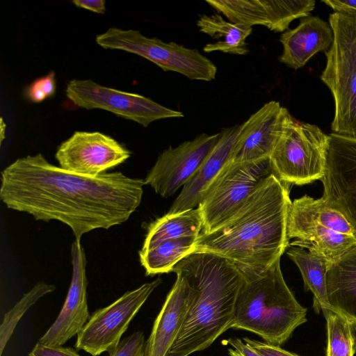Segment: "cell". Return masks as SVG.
<instances>
[{
	"mask_svg": "<svg viewBox=\"0 0 356 356\" xmlns=\"http://www.w3.org/2000/svg\"><path fill=\"white\" fill-rule=\"evenodd\" d=\"M145 181L121 172L88 176L50 163L38 153L17 159L1 173L0 198L35 220L69 226L76 240L127 221L139 207Z\"/></svg>",
	"mask_w": 356,
	"mask_h": 356,
	"instance_id": "cell-1",
	"label": "cell"
},
{
	"mask_svg": "<svg viewBox=\"0 0 356 356\" xmlns=\"http://www.w3.org/2000/svg\"><path fill=\"white\" fill-rule=\"evenodd\" d=\"M289 186L269 176L234 215L211 232H201L194 252L225 258L246 280L263 276L289 245Z\"/></svg>",
	"mask_w": 356,
	"mask_h": 356,
	"instance_id": "cell-2",
	"label": "cell"
},
{
	"mask_svg": "<svg viewBox=\"0 0 356 356\" xmlns=\"http://www.w3.org/2000/svg\"><path fill=\"white\" fill-rule=\"evenodd\" d=\"M172 272L188 280L196 297L167 356H188L207 348L229 329L245 278L225 258L202 251L184 257Z\"/></svg>",
	"mask_w": 356,
	"mask_h": 356,
	"instance_id": "cell-3",
	"label": "cell"
},
{
	"mask_svg": "<svg viewBox=\"0 0 356 356\" xmlns=\"http://www.w3.org/2000/svg\"><path fill=\"white\" fill-rule=\"evenodd\" d=\"M307 309L296 299L283 277L280 259L254 280H246L236 298L229 329L243 330L278 346L307 321Z\"/></svg>",
	"mask_w": 356,
	"mask_h": 356,
	"instance_id": "cell-4",
	"label": "cell"
},
{
	"mask_svg": "<svg viewBox=\"0 0 356 356\" xmlns=\"http://www.w3.org/2000/svg\"><path fill=\"white\" fill-rule=\"evenodd\" d=\"M329 24L333 42L325 52L326 65L320 76L334 101L333 133L356 138V15L333 13Z\"/></svg>",
	"mask_w": 356,
	"mask_h": 356,
	"instance_id": "cell-5",
	"label": "cell"
},
{
	"mask_svg": "<svg viewBox=\"0 0 356 356\" xmlns=\"http://www.w3.org/2000/svg\"><path fill=\"white\" fill-rule=\"evenodd\" d=\"M287 235L291 245L303 248L330 261L356 244V236L346 218L322 197L307 195L289 207Z\"/></svg>",
	"mask_w": 356,
	"mask_h": 356,
	"instance_id": "cell-6",
	"label": "cell"
},
{
	"mask_svg": "<svg viewBox=\"0 0 356 356\" xmlns=\"http://www.w3.org/2000/svg\"><path fill=\"white\" fill-rule=\"evenodd\" d=\"M328 135L314 124L288 119L269 160L274 175L289 184L303 185L321 179Z\"/></svg>",
	"mask_w": 356,
	"mask_h": 356,
	"instance_id": "cell-7",
	"label": "cell"
},
{
	"mask_svg": "<svg viewBox=\"0 0 356 356\" xmlns=\"http://www.w3.org/2000/svg\"><path fill=\"white\" fill-rule=\"evenodd\" d=\"M95 41L106 49L136 54L165 72H175L191 80L209 81L216 78V65L197 49L174 42H165L156 38H147L137 30L112 27L97 35Z\"/></svg>",
	"mask_w": 356,
	"mask_h": 356,
	"instance_id": "cell-8",
	"label": "cell"
},
{
	"mask_svg": "<svg viewBox=\"0 0 356 356\" xmlns=\"http://www.w3.org/2000/svg\"><path fill=\"white\" fill-rule=\"evenodd\" d=\"M271 175L268 159L252 162L229 161L201 200L202 232L214 229L234 215Z\"/></svg>",
	"mask_w": 356,
	"mask_h": 356,
	"instance_id": "cell-9",
	"label": "cell"
},
{
	"mask_svg": "<svg viewBox=\"0 0 356 356\" xmlns=\"http://www.w3.org/2000/svg\"><path fill=\"white\" fill-rule=\"evenodd\" d=\"M161 283V278L145 283L93 312L77 334L75 348L92 356H99L113 348L151 293Z\"/></svg>",
	"mask_w": 356,
	"mask_h": 356,
	"instance_id": "cell-10",
	"label": "cell"
},
{
	"mask_svg": "<svg viewBox=\"0 0 356 356\" xmlns=\"http://www.w3.org/2000/svg\"><path fill=\"white\" fill-rule=\"evenodd\" d=\"M65 92L78 107L105 110L144 127L158 120L184 117L182 112L162 106L147 97L103 86L90 79L69 81Z\"/></svg>",
	"mask_w": 356,
	"mask_h": 356,
	"instance_id": "cell-11",
	"label": "cell"
},
{
	"mask_svg": "<svg viewBox=\"0 0 356 356\" xmlns=\"http://www.w3.org/2000/svg\"><path fill=\"white\" fill-rule=\"evenodd\" d=\"M323 197L351 225L356 236V138L328 134Z\"/></svg>",
	"mask_w": 356,
	"mask_h": 356,
	"instance_id": "cell-12",
	"label": "cell"
},
{
	"mask_svg": "<svg viewBox=\"0 0 356 356\" xmlns=\"http://www.w3.org/2000/svg\"><path fill=\"white\" fill-rule=\"evenodd\" d=\"M220 136V132L204 133L176 147H169L159 156L144 179L145 184L163 197L172 195L194 176Z\"/></svg>",
	"mask_w": 356,
	"mask_h": 356,
	"instance_id": "cell-13",
	"label": "cell"
},
{
	"mask_svg": "<svg viewBox=\"0 0 356 356\" xmlns=\"http://www.w3.org/2000/svg\"><path fill=\"white\" fill-rule=\"evenodd\" d=\"M130 156L117 140L98 131H75L58 146L55 154L63 169L88 176L104 173Z\"/></svg>",
	"mask_w": 356,
	"mask_h": 356,
	"instance_id": "cell-14",
	"label": "cell"
},
{
	"mask_svg": "<svg viewBox=\"0 0 356 356\" xmlns=\"http://www.w3.org/2000/svg\"><path fill=\"white\" fill-rule=\"evenodd\" d=\"M218 13L234 23L252 27L264 26L275 32H284L298 18L309 16L314 0H206Z\"/></svg>",
	"mask_w": 356,
	"mask_h": 356,
	"instance_id": "cell-15",
	"label": "cell"
},
{
	"mask_svg": "<svg viewBox=\"0 0 356 356\" xmlns=\"http://www.w3.org/2000/svg\"><path fill=\"white\" fill-rule=\"evenodd\" d=\"M291 115L279 102L266 103L241 124L230 161L243 163L268 159Z\"/></svg>",
	"mask_w": 356,
	"mask_h": 356,
	"instance_id": "cell-16",
	"label": "cell"
},
{
	"mask_svg": "<svg viewBox=\"0 0 356 356\" xmlns=\"http://www.w3.org/2000/svg\"><path fill=\"white\" fill-rule=\"evenodd\" d=\"M72 274L63 307L52 325L38 341L51 346H63L77 335L88 321L86 259L79 240L72 244Z\"/></svg>",
	"mask_w": 356,
	"mask_h": 356,
	"instance_id": "cell-17",
	"label": "cell"
},
{
	"mask_svg": "<svg viewBox=\"0 0 356 356\" xmlns=\"http://www.w3.org/2000/svg\"><path fill=\"white\" fill-rule=\"evenodd\" d=\"M158 314L145 342V356H167L193 305L196 291L181 273Z\"/></svg>",
	"mask_w": 356,
	"mask_h": 356,
	"instance_id": "cell-18",
	"label": "cell"
},
{
	"mask_svg": "<svg viewBox=\"0 0 356 356\" xmlns=\"http://www.w3.org/2000/svg\"><path fill=\"white\" fill-rule=\"evenodd\" d=\"M241 124L224 128L216 145L201 164L194 176L170 207L168 213H176L199 206L206 192L225 166L230 161L231 154Z\"/></svg>",
	"mask_w": 356,
	"mask_h": 356,
	"instance_id": "cell-19",
	"label": "cell"
},
{
	"mask_svg": "<svg viewBox=\"0 0 356 356\" xmlns=\"http://www.w3.org/2000/svg\"><path fill=\"white\" fill-rule=\"evenodd\" d=\"M280 41L283 46L280 62L298 70L317 53L330 49L333 32L329 22L317 16H308L302 18L296 28L284 31Z\"/></svg>",
	"mask_w": 356,
	"mask_h": 356,
	"instance_id": "cell-20",
	"label": "cell"
},
{
	"mask_svg": "<svg viewBox=\"0 0 356 356\" xmlns=\"http://www.w3.org/2000/svg\"><path fill=\"white\" fill-rule=\"evenodd\" d=\"M326 284L330 305L356 330V244L330 261Z\"/></svg>",
	"mask_w": 356,
	"mask_h": 356,
	"instance_id": "cell-21",
	"label": "cell"
},
{
	"mask_svg": "<svg viewBox=\"0 0 356 356\" xmlns=\"http://www.w3.org/2000/svg\"><path fill=\"white\" fill-rule=\"evenodd\" d=\"M197 25L200 32L213 39L223 38L221 41L207 44L203 48L204 52L221 51L237 55L248 53L245 40L252 33V27L226 21L218 13L211 15H201Z\"/></svg>",
	"mask_w": 356,
	"mask_h": 356,
	"instance_id": "cell-22",
	"label": "cell"
},
{
	"mask_svg": "<svg viewBox=\"0 0 356 356\" xmlns=\"http://www.w3.org/2000/svg\"><path fill=\"white\" fill-rule=\"evenodd\" d=\"M203 229V219L197 207L176 213H166L152 222L142 250L152 248L161 243L179 238H197Z\"/></svg>",
	"mask_w": 356,
	"mask_h": 356,
	"instance_id": "cell-23",
	"label": "cell"
},
{
	"mask_svg": "<svg viewBox=\"0 0 356 356\" xmlns=\"http://www.w3.org/2000/svg\"><path fill=\"white\" fill-rule=\"evenodd\" d=\"M286 253L298 266L305 288L313 293L315 311L335 312L327 293L326 274L330 261L320 254L297 246L289 248Z\"/></svg>",
	"mask_w": 356,
	"mask_h": 356,
	"instance_id": "cell-24",
	"label": "cell"
},
{
	"mask_svg": "<svg viewBox=\"0 0 356 356\" xmlns=\"http://www.w3.org/2000/svg\"><path fill=\"white\" fill-rule=\"evenodd\" d=\"M197 238L184 237L168 240L156 246L140 250L139 257L147 276L172 272L173 266L194 252Z\"/></svg>",
	"mask_w": 356,
	"mask_h": 356,
	"instance_id": "cell-25",
	"label": "cell"
},
{
	"mask_svg": "<svg viewBox=\"0 0 356 356\" xmlns=\"http://www.w3.org/2000/svg\"><path fill=\"white\" fill-rule=\"evenodd\" d=\"M322 312L327 327L325 356H354L356 340L351 323L336 312L327 309Z\"/></svg>",
	"mask_w": 356,
	"mask_h": 356,
	"instance_id": "cell-26",
	"label": "cell"
},
{
	"mask_svg": "<svg viewBox=\"0 0 356 356\" xmlns=\"http://www.w3.org/2000/svg\"><path fill=\"white\" fill-rule=\"evenodd\" d=\"M56 287L53 284L40 282L29 291L24 293L21 299L3 316L0 325V356L10 340L17 325L24 314L42 297L53 292Z\"/></svg>",
	"mask_w": 356,
	"mask_h": 356,
	"instance_id": "cell-27",
	"label": "cell"
},
{
	"mask_svg": "<svg viewBox=\"0 0 356 356\" xmlns=\"http://www.w3.org/2000/svg\"><path fill=\"white\" fill-rule=\"evenodd\" d=\"M56 88L55 72L51 71L31 82L26 88L24 95L29 102L40 103L53 96Z\"/></svg>",
	"mask_w": 356,
	"mask_h": 356,
	"instance_id": "cell-28",
	"label": "cell"
},
{
	"mask_svg": "<svg viewBox=\"0 0 356 356\" xmlns=\"http://www.w3.org/2000/svg\"><path fill=\"white\" fill-rule=\"evenodd\" d=\"M145 339L142 332H136L122 339L108 353L109 356H145Z\"/></svg>",
	"mask_w": 356,
	"mask_h": 356,
	"instance_id": "cell-29",
	"label": "cell"
},
{
	"mask_svg": "<svg viewBox=\"0 0 356 356\" xmlns=\"http://www.w3.org/2000/svg\"><path fill=\"white\" fill-rule=\"evenodd\" d=\"M27 356H81L70 347L51 346L38 342Z\"/></svg>",
	"mask_w": 356,
	"mask_h": 356,
	"instance_id": "cell-30",
	"label": "cell"
},
{
	"mask_svg": "<svg viewBox=\"0 0 356 356\" xmlns=\"http://www.w3.org/2000/svg\"><path fill=\"white\" fill-rule=\"evenodd\" d=\"M243 340L255 349L262 356H298L281 348L278 346L264 343L259 341L243 338Z\"/></svg>",
	"mask_w": 356,
	"mask_h": 356,
	"instance_id": "cell-31",
	"label": "cell"
},
{
	"mask_svg": "<svg viewBox=\"0 0 356 356\" xmlns=\"http://www.w3.org/2000/svg\"><path fill=\"white\" fill-rule=\"evenodd\" d=\"M227 342L231 346L227 350L230 356H262L241 339H229Z\"/></svg>",
	"mask_w": 356,
	"mask_h": 356,
	"instance_id": "cell-32",
	"label": "cell"
},
{
	"mask_svg": "<svg viewBox=\"0 0 356 356\" xmlns=\"http://www.w3.org/2000/svg\"><path fill=\"white\" fill-rule=\"evenodd\" d=\"M322 2L332 8L334 10V13L349 15H356V0H323Z\"/></svg>",
	"mask_w": 356,
	"mask_h": 356,
	"instance_id": "cell-33",
	"label": "cell"
},
{
	"mask_svg": "<svg viewBox=\"0 0 356 356\" xmlns=\"http://www.w3.org/2000/svg\"><path fill=\"white\" fill-rule=\"evenodd\" d=\"M72 3L79 8H82L94 13L103 14L106 12L104 0H74Z\"/></svg>",
	"mask_w": 356,
	"mask_h": 356,
	"instance_id": "cell-34",
	"label": "cell"
},
{
	"mask_svg": "<svg viewBox=\"0 0 356 356\" xmlns=\"http://www.w3.org/2000/svg\"><path fill=\"white\" fill-rule=\"evenodd\" d=\"M6 124L3 123V119H1V143L4 138V129Z\"/></svg>",
	"mask_w": 356,
	"mask_h": 356,
	"instance_id": "cell-35",
	"label": "cell"
}]
</instances>
